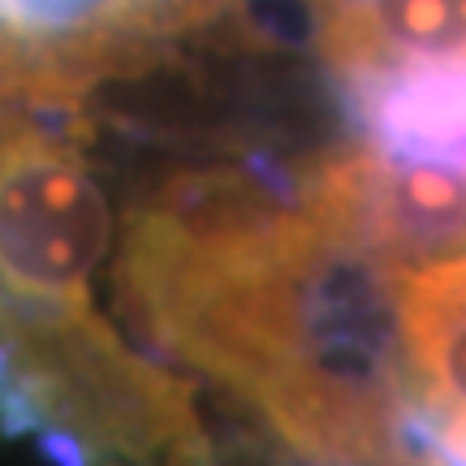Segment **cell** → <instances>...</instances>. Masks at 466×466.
<instances>
[{
	"label": "cell",
	"instance_id": "cell-1",
	"mask_svg": "<svg viewBox=\"0 0 466 466\" xmlns=\"http://www.w3.org/2000/svg\"><path fill=\"white\" fill-rule=\"evenodd\" d=\"M113 289L134 333L220 384L311 466H415L384 255L333 147L289 195L247 168L168 177L134 208Z\"/></svg>",
	"mask_w": 466,
	"mask_h": 466
},
{
	"label": "cell",
	"instance_id": "cell-2",
	"mask_svg": "<svg viewBox=\"0 0 466 466\" xmlns=\"http://www.w3.org/2000/svg\"><path fill=\"white\" fill-rule=\"evenodd\" d=\"M319 61L346 91L466 66V0H307Z\"/></svg>",
	"mask_w": 466,
	"mask_h": 466
},
{
	"label": "cell",
	"instance_id": "cell-3",
	"mask_svg": "<svg viewBox=\"0 0 466 466\" xmlns=\"http://www.w3.org/2000/svg\"><path fill=\"white\" fill-rule=\"evenodd\" d=\"M363 143L393 160L466 168V66L393 74L346 91Z\"/></svg>",
	"mask_w": 466,
	"mask_h": 466
}]
</instances>
